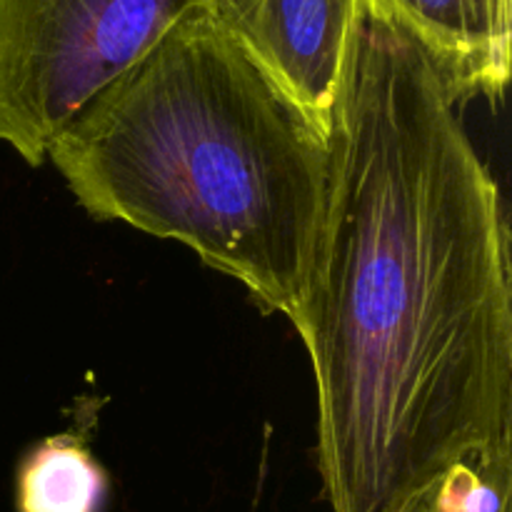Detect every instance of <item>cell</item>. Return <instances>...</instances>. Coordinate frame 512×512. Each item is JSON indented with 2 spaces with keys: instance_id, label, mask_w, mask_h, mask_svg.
<instances>
[{
  "instance_id": "cell-4",
  "label": "cell",
  "mask_w": 512,
  "mask_h": 512,
  "mask_svg": "<svg viewBox=\"0 0 512 512\" xmlns=\"http://www.w3.org/2000/svg\"><path fill=\"white\" fill-rule=\"evenodd\" d=\"M240 50L325 130L360 0H203Z\"/></svg>"
},
{
  "instance_id": "cell-6",
  "label": "cell",
  "mask_w": 512,
  "mask_h": 512,
  "mask_svg": "<svg viewBox=\"0 0 512 512\" xmlns=\"http://www.w3.org/2000/svg\"><path fill=\"white\" fill-rule=\"evenodd\" d=\"M108 475L73 433L30 450L18 468V512H103Z\"/></svg>"
},
{
  "instance_id": "cell-2",
  "label": "cell",
  "mask_w": 512,
  "mask_h": 512,
  "mask_svg": "<svg viewBox=\"0 0 512 512\" xmlns=\"http://www.w3.org/2000/svg\"><path fill=\"white\" fill-rule=\"evenodd\" d=\"M80 208L188 245L295 323L330 185L328 130L190 10L48 148Z\"/></svg>"
},
{
  "instance_id": "cell-3",
  "label": "cell",
  "mask_w": 512,
  "mask_h": 512,
  "mask_svg": "<svg viewBox=\"0 0 512 512\" xmlns=\"http://www.w3.org/2000/svg\"><path fill=\"white\" fill-rule=\"evenodd\" d=\"M203 0H0V143L30 168Z\"/></svg>"
},
{
  "instance_id": "cell-5",
  "label": "cell",
  "mask_w": 512,
  "mask_h": 512,
  "mask_svg": "<svg viewBox=\"0 0 512 512\" xmlns=\"http://www.w3.org/2000/svg\"><path fill=\"white\" fill-rule=\"evenodd\" d=\"M428 48L455 98H503L512 68V0H370Z\"/></svg>"
},
{
  "instance_id": "cell-1",
  "label": "cell",
  "mask_w": 512,
  "mask_h": 512,
  "mask_svg": "<svg viewBox=\"0 0 512 512\" xmlns=\"http://www.w3.org/2000/svg\"><path fill=\"white\" fill-rule=\"evenodd\" d=\"M458 103L428 48L360 0L293 323L333 512H420L455 465L512 458L508 223Z\"/></svg>"
},
{
  "instance_id": "cell-7",
  "label": "cell",
  "mask_w": 512,
  "mask_h": 512,
  "mask_svg": "<svg viewBox=\"0 0 512 512\" xmlns=\"http://www.w3.org/2000/svg\"><path fill=\"white\" fill-rule=\"evenodd\" d=\"M512 460H473L445 473L420 512H510Z\"/></svg>"
}]
</instances>
